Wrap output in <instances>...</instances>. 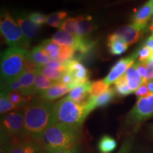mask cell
Here are the masks:
<instances>
[{
  "label": "cell",
  "mask_w": 153,
  "mask_h": 153,
  "mask_svg": "<svg viewBox=\"0 0 153 153\" xmlns=\"http://www.w3.org/2000/svg\"><path fill=\"white\" fill-rule=\"evenodd\" d=\"M114 85L115 91H116V94L119 97H126V96L132 94V91L130 90L128 86L125 74L115 82Z\"/></svg>",
  "instance_id": "obj_29"
},
{
  "label": "cell",
  "mask_w": 153,
  "mask_h": 153,
  "mask_svg": "<svg viewBox=\"0 0 153 153\" xmlns=\"http://www.w3.org/2000/svg\"><path fill=\"white\" fill-rule=\"evenodd\" d=\"M47 18V16H45V14H43L39 12L31 13V14L28 16V19H29L31 22L35 23L36 24L38 25L39 26H41L42 25H43L44 24L46 23Z\"/></svg>",
  "instance_id": "obj_35"
},
{
  "label": "cell",
  "mask_w": 153,
  "mask_h": 153,
  "mask_svg": "<svg viewBox=\"0 0 153 153\" xmlns=\"http://www.w3.org/2000/svg\"><path fill=\"white\" fill-rule=\"evenodd\" d=\"M77 20V35L81 38H89L90 34L94 30L95 26L92 17L88 15L79 16L76 17Z\"/></svg>",
  "instance_id": "obj_19"
},
{
  "label": "cell",
  "mask_w": 153,
  "mask_h": 153,
  "mask_svg": "<svg viewBox=\"0 0 153 153\" xmlns=\"http://www.w3.org/2000/svg\"><path fill=\"white\" fill-rule=\"evenodd\" d=\"M76 25H77L76 17H75V18H70L65 20L60 28H61V30H65L68 33H71L72 35L78 36Z\"/></svg>",
  "instance_id": "obj_33"
},
{
  "label": "cell",
  "mask_w": 153,
  "mask_h": 153,
  "mask_svg": "<svg viewBox=\"0 0 153 153\" xmlns=\"http://www.w3.org/2000/svg\"><path fill=\"white\" fill-rule=\"evenodd\" d=\"M144 45L148 47V48L152 51V55H153V32L152 35H151L150 37L147 39L146 41H145V43H144Z\"/></svg>",
  "instance_id": "obj_42"
},
{
  "label": "cell",
  "mask_w": 153,
  "mask_h": 153,
  "mask_svg": "<svg viewBox=\"0 0 153 153\" xmlns=\"http://www.w3.org/2000/svg\"><path fill=\"white\" fill-rule=\"evenodd\" d=\"M108 86L105 83L104 79L91 82L89 91L90 97H97L105 92L108 89Z\"/></svg>",
  "instance_id": "obj_31"
},
{
  "label": "cell",
  "mask_w": 153,
  "mask_h": 153,
  "mask_svg": "<svg viewBox=\"0 0 153 153\" xmlns=\"http://www.w3.org/2000/svg\"><path fill=\"white\" fill-rule=\"evenodd\" d=\"M147 83V85H148V89L150 91V93H153V79L150 80V81L145 82Z\"/></svg>",
  "instance_id": "obj_44"
},
{
  "label": "cell",
  "mask_w": 153,
  "mask_h": 153,
  "mask_svg": "<svg viewBox=\"0 0 153 153\" xmlns=\"http://www.w3.org/2000/svg\"><path fill=\"white\" fill-rule=\"evenodd\" d=\"M147 26H148L132 24L119 28L115 33L119 36L128 45H133L142 37Z\"/></svg>",
  "instance_id": "obj_11"
},
{
  "label": "cell",
  "mask_w": 153,
  "mask_h": 153,
  "mask_svg": "<svg viewBox=\"0 0 153 153\" xmlns=\"http://www.w3.org/2000/svg\"><path fill=\"white\" fill-rule=\"evenodd\" d=\"M41 45L46 52L48 55L51 59V60H57L59 51L60 49V45L55 43L52 39L45 40L42 42Z\"/></svg>",
  "instance_id": "obj_26"
},
{
  "label": "cell",
  "mask_w": 153,
  "mask_h": 153,
  "mask_svg": "<svg viewBox=\"0 0 153 153\" xmlns=\"http://www.w3.org/2000/svg\"><path fill=\"white\" fill-rule=\"evenodd\" d=\"M10 153H43L37 140L26 138L11 143Z\"/></svg>",
  "instance_id": "obj_12"
},
{
  "label": "cell",
  "mask_w": 153,
  "mask_h": 153,
  "mask_svg": "<svg viewBox=\"0 0 153 153\" xmlns=\"http://www.w3.org/2000/svg\"><path fill=\"white\" fill-rule=\"evenodd\" d=\"M137 58V54L135 52L128 57L120 59L111 69L109 73L104 79L105 83L108 86L114 84L117 80L124 75L130 67L133 65L135 61Z\"/></svg>",
  "instance_id": "obj_10"
},
{
  "label": "cell",
  "mask_w": 153,
  "mask_h": 153,
  "mask_svg": "<svg viewBox=\"0 0 153 153\" xmlns=\"http://www.w3.org/2000/svg\"><path fill=\"white\" fill-rule=\"evenodd\" d=\"M45 66L49 67V68H54L55 70H60V71L65 72L66 71V68L65 66V65H63L62 63L59 62L58 60H51L49 63H48Z\"/></svg>",
  "instance_id": "obj_39"
},
{
  "label": "cell",
  "mask_w": 153,
  "mask_h": 153,
  "mask_svg": "<svg viewBox=\"0 0 153 153\" xmlns=\"http://www.w3.org/2000/svg\"><path fill=\"white\" fill-rule=\"evenodd\" d=\"M39 71L42 74H44L46 77H48L51 80H52L54 82L60 81L65 72L62 71H60V70H55L54 68H49V67H47L45 65L40 67Z\"/></svg>",
  "instance_id": "obj_30"
},
{
  "label": "cell",
  "mask_w": 153,
  "mask_h": 153,
  "mask_svg": "<svg viewBox=\"0 0 153 153\" xmlns=\"http://www.w3.org/2000/svg\"><path fill=\"white\" fill-rule=\"evenodd\" d=\"M81 38L79 36L72 35L65 30H59L53 36L51 39L60 45L72 47L76 49L80 43Z\"/></svg>",
  "instance_id": "obj_15"
},
{
  "label": "cell",
  "mask_w": 153,
  "mask_h": 153,
  "mask_svg": "<svg viewBox=\"0 0 153 153\" xmlns=\"http://www.w3.org/2000/svg\"><path fill=\"white\" fill-rule=\"evenodd\" d=\"M153 14V0H148L144 5L135 12L133 24L148 26V23Z\"/></svg>",
  "instance_id": "obj_16"
},
{
  "label": "cell",
  "mask_w": 153,
  "mask_h": 153,
  "mask_svg": "<svg viewBox=\"0 0 153 153\" xmlns=\"http://www.w3.org/2000/svg\"><path fill=\"white\" fill-rule=\"evenodd\" d=\"M152 133H153V128H152Z\"/></svg>",
  "instance_id": "obj_46"
},
{
  "label": "cell",
  "mask_w": 153,
  "mask_h": 153,
  "mask_svg": "<svg viewBox=\"0 0 153 153\" xmlns=\"http://www.w3.org/2000/svg\"><path fill=\"white\" fill-rule=\"evenodd\" d=\"M116 91L114 88H108L107 90L97 97H90L86 104L87 112L91 113L96 108H100L108 106L114 99Z\"/></svg>",
  "instance_id": "obj_13"
},
{
  "label": "cell",
  "mask_w": 153,
  "mask_h": 153,
  "mask_svg": "<svg viewBox=\"0 0 153 153\" xmlns=\"http://www.w3.org/2000/svg\"><path fill=\"white\" fill-rule=\"evenodd\" d=\"M75 51V49L72 47L60 45V51H59L57 60L64 65L65 63H66L67 62L74 58Z\"/></svg>",
  "instance_id": "obj_32"
},
{
  "label": "cell",
  "mask_w": 153,
  "mask_h": 153,
  "mask_svg": "<svg viewBox=\"0 0 153 153\" xmlns=\"http://www.w3.org/2000/svg\"><path fill=\"white\" fill-rule=\"evenodd\" d=\"M0 30L5 41L10 47L28 51L30 41L25 37L21 28L9 13L1 14Z\"/></svg>",
  "instance_id": "obj_6"
},
{
  "label": "cell",
  "mask_w": 153,
  "mask_h": 153,
  "mask_svg": "<svg viewBox=\"0 0 153 153\" xmlns=\"http://www.w3.org/2000/svg\"><path fill=\"white\" fill-rule=\"evenodd\" d=\"M125 76L127 81L128 86L132 93L135 92V91L138 89V87L143 83V79L138 72H137L136 67L135 63L133 65L130 67L125 73Z\"/></svg>",
  "instance_id": "obj_22"
},
{
  "label": "cell",
  "mask_w": 153,
  "mask_h": 153,
  "mask_svg": "<svg viewBox=\"0 0 153 153\" xmlns=\"http://www.w3.org/2000/svg\"><path fill=\"white\" fill-rule=\"evenodd\" d=\"M67 16L68 13L65 11H56L48 16L46 24L54 28L60 27Z\"/></svg>",
  "instance_id": "obj_28"
},
{
  "label": "cell",
  "mask_w": 153,
  "mask_h": 153,
  "mask_svg": "<svg viewBox=\"0 0 153 153\" xmlns=\"http://www.w3.org/2000/svg\"><path fill=\"white\" fill-rule=\"evenodd\" d=\"M54 104L38 97L24 107L25 127L28 137L38 141L50 126L56 123Z\"/></svg>",
  "instance_id": "obj_1"
},
{
  "label": "cell",
  "mask_w": 153,
  "mask_h": 153,
  "mask_svg": "<svg viewBox=\"0 0 153 153\" xmlns=\"http://www.w3.org/2000/svg\"><path fill=\"white\" fill-rule=\"evenodd\" d=\"M79 128L61 123H55L44 132L38 140L43 153H53L79 145Z\"/></svg>",
  "instance_id": "obj_2"
},
{
  "label": "cell",
  "mask_w": 153,
  "mask_h": 153,
  "mask_svg": "<svg viewBox=\"0 0 153 153\" xmlns=\"http://www.w3.org/2000/svg\"><path fill=\"white\" fill-rule=\"evenodd\" d=\"M29 57L39 67L46 65L48 63L51 61V59L48 55L41 44L33 48L31 51H29Z\"/></svg>",
  "instance_id": "obj_23"
},
{
  "label": "cell",
  "mask_w": 153,
  "mask_h": 153,
  "mask_svg": "<svg viewBox=\"0 0 153 153\" xmlns=\"http://www.w3.org/2000/svg\"><path fill=\"white\" fill-rule=\"evenodd\" d=\"M132 146H133V140L130 138L126 140L117 153H130Z\"/></svg>",
  "instance_id": "obj_38"
},
{
  "label": "cell",
  "mask_w": 153,
  "mask_h": 153,
  "mask_svg": "<svg viewBox=\"0 0 153 153\" xmlns=\"http://www.w3.org/2000/svg\"><path fill=\"white\" fill-rule=\"evenodd\" d=\"M7 95L9 100L20 109L24 108L31 101V98L24 96L22 91L19 90L9 91L7 93Z\"/></svg>",
  "instance_id": "obj_24"
},
{
  "label": "cell",
  "mask_w": 153,
  "mask_h": 153,
  "mask_svg": "<svg viewBox=\"0 0 153 153\" xmlns=\"http://www.w3.org/2000/svg\"><path fill=\"white\" fill-rule=\"evenodd\" d=\"M117 147V142L114 138L108 135H104L101 137L98 143V148L103 153H110L115 150Z\"/></svg>",
  "instance_id": "obj_25"
},
{
  "label": "cell",
  "mask_w": 153,
  "mask_h": 153,
  "mask_svg": "<svg viewBox=\"0 0 153 153\" xmlns=\"http://www.w3.org/2000/svg\"><path fill=\"white\" fill-rule=\"evenodd\" d=\"M28 51L10 47L1 55V86L19 78L25 72V61Z\"/></svg>",
  "instance_id": "obj_3"
},
{
  "label": "cell",
  "mask_w": 153,
  "mask_h": 153,
  "mask_svg": "<svg viewBox=\"0 0 153 153\" xmlns=\"http://www.w3.org/2000/svg\"><path fill=\"white\" fill-rule=\"evenodd\" d=\"M91 85V82H87L84 85L77 86L73 88L69 91L68 95L67 97L70 100L73 101L74 102L77 103L79 104H87V101L89 100V91Z\"/></svg>",
  "instance_id": "obj_14"
},
{
  "label": "cell",
  "mask_w": 153,
  "mask_h": 153,
  "mask_svg": "<svg viewBox=\"0 0 153 153\" xmlns=\"http://www.w3.org/2000/svg\"><path fill=\"white\" fill-rule=\"evenodd\" d=\"M53 84H54V82H53L52 80L46 77L38 70L37 73L36 74L33 89H32L33 95L34 96L37 94H41V93L44 92L47 89H48L49 88L52 87Z\"/></svg>",
  "instance_id": "obj_21"
},
{
  "label": "cell",
  "mask_w": 153,
  "mask_h": 153,
  "mask_svg": "<svg viewBox=\"0 0 153 153\" xmlns=\"http://www.w3.org/2000/svg\"><path fill=\"white\" fill-rule=\"evenodd\" d=\"M53 153H81V148H80L79 145H77L76 146L72 147V148L59 150Z\"/></svg>",
  "instance_id": "obj_41"
},
{
  "label": "cell",
  "mask_w": 153,
  "mask_h": 153,
  "mask_svg": "<svg viewBox=\"0 0 153 153\" xmlns=\"http://www.w3.org/2000/svg\"><path fill=\"white\" fill-rule=\"evenodd\" d=\"M64 65L66 68V71L71 73L73 78L71 85L68 87L70 90L89 82V70L80 62V61L73 58Z\"/></svg>",
  "instance_id": "obj_9"
},
{
  "label": "cell",
  "mask_w": 153,
  "mask_h": 153,
  "mask_svg": "<svg viewBox=\"0 0 153 153\" xmlns=\"http://www.w3.org/2000/svg\"><path fill=\"white\" fill-rule=\"evenodd\" d=\"M56 123H61L81 129L85 118L89 114L85 104H79L63 98L54 104Z\"/></svg>",
  "instance_id": "obj_4"
},
{
  "label": "cell",
  "mask_w": 153,
  "mask_h": 153,
  "mask_svg": "<svg viewBox=\"0 0 153 153\" xmlns=\"http://www.w3.org/2000/svg\"><path fill=\"white\" fill-rule=\"evenodd\" d=\"M26 138H28V136L25 127L24 108L1 116V143L11 144Z\"/></svg>",
  "instance_id": "obj_5"
},
{
  "label": "cell",
  "mask_w": 153,
  "mask_h": 153,
  "mask_svg": "<svg viewBox=\"0 0 153 153\" xmlns=\"http://www.w3.org/2000/svg\"><path fill=\"white\" fill-rule=\"evenodd\" d=\"M135 96L137 97H139V98H141V97H145V96H148L150 94V92L149 91L148 85H147V83H143L140 87L138 89L135 91Z\"/></svg>",
  "instance_id": "obj_37"
},
{
  "label": "cell",
  "mask_w": 153,
  "mask_h": 153,
  "mask_svg": "<svg viewBox=\"0 0 153 153\" xmlns=\"http://www.w3.org/2000/svg\"><path fill=\"white\" fill-rule=\"evenodd\" d=\"M108 47L111 54L120 55L127 51L128 45L120 38L119 36L114 33L108 36Z\"/></svg>",
  "instance_id": "obj_20"
},
{
  "label": "cell",
  "mask_w": 153,
  "mask_h": 153,
  "mask_svg": "<svg viewBox=\"0 0 153 153\" xmlns=\"http://www.w3.org/2000/svg\"><path fill=\"white\" fill-rule=\"evenodd\" d=\"M19 109L20 108H19L16 105H14L9 100L7 95V93L1 91V95H0V113H1V115Z\"/></svg>",
  "instance_id": "obj_27"
},
{
  "label": "cell",
  "mask_w": 153,
  "mask_h": 153,
  "mask_svg": "<svg viewBox=\"0 0 153 153\" xmlns=\"http://www.w3.org/2000/svg\"><path fill=\"white\" fill-rule=\"evenodd\" d=\"M16 22L20 26L23 33L28 40H31L38 35L40 30V26L30 20L28 16H17Z\"/></svg>",
  "instance_id": "obj_17"
},
{
  "label": "cell",
  "mask_w": 153,
  "mask_h": 153,
  "mask_svg": "<svg viewBox=\"0 0 153 153\" xmlns=\"http://www.w3.org/2000/svg\"><path fill=\"white\" fill-rule=\"evenodd\" d=\"M135 67H136L137 72H138L140 76L142 77L143 82V79L146 77L147 74H148V61L145 62H137L135 63Z\"/></svg>",
  "instance_id": "obj_36"
},
{
  "label": "cell",
  "mask_w": 153,
  "mask_h": 153,
  "mask_svg": "<svg viewBox=\"0 0 153 153\" xmlns=\"http://www.w3.org/2000/svg\"><path fill=\"white\" fill-rule=\"evenodd\" d=\"M70 91L68 86L62 85L60 81L55 82L51 88L39 94V97L43 100L52 101L69 93Z\"/></svg>",
  "instance_id": "obj_18"
},
{
  "label": "cell",
  "mask_w": 153,
  "mask_h": 153,
  "mask_svg": "<svg viewBox=\"0 0 153 153\" xmlns=\"http://www.w3.org/2000/svg\"><path fill=\"white\" fill-rule=\"evenodd\" d=\"M38 70L37 71H25L17 79L7 85L1 86V91L8 93L11 91L19 90L22 91L23 94L26 97L32 98L33 96L32 89H33L34 80H35L36 74Z\"/></svg>",
  "instance_id": "obj_8"
},
{
  "label": "cell",
  "mask_w": 153,
  "mask_h": 153,
  "mask_svg": "<svg viewBox=\"0 0 153 153\" xmlns=\"http://www.w3.org/2000/svg\"><path fill=\"white\" fill-rule=\"evenodd\" d=\"M150 29L151 30H152V32H153V22H152V24H151V26L150 27Z\"/></svg>",
  "instance_id": "obj_45"
},
{
  "label": "cell",
  "mask_w": 153,
  "mask_h": 153,
  "mask_svg": "<svg viewBox=\"0 0 153 153\" xmlns=\"http://www.w3.org/2000/svg\"><path fill=\"white\" fill-rule=\"evenodd\" d=\"M72 79H73V78H72L71 73H70V72L68 71H65L64 72V74H63L60 82L62 84V85L68 86V87L69 86L71 85Z\"/></svg>",
  "instance_id": "obj_40"
},
{
  "label": "cell",
  "mask_w": 153,
  "mask_h": 153,
  "mask_svg": "<svg viewBox=\"0 0 153 153\" xmlns=\"http://www.w3.org/2000/svg\"><path fill=\"white\" fill-rule=\"evenodd\" d=\"M10 146L9 143H1L0 153H10Z\"/></svg>",
  "instance_id": "obj_43"
},
{
  "label": "cell",
  "mask_w": 153,
  "mask_h": 153,
  "mask_svg": "<svg viewBox=\"0 0 153 153\" xmlns=\"http://www.w3.org/2000/svg\"><path fill=\"white\" fill-rule=\"evenodd\" d=\"M138 57V62H145L150 60L152 57V53L148 47L143 45L140 48H139L136 51Z\"/></svg>",
  "instance_id": "obj_34"
},
{
  "label": "cell",
  "mask_w": 153,
  "mask_h": 153,
  "mask_svg": "<svg viewBox=\"0 0 153 153\" xmlns=\"http://www.w3.org/2000/svg\"><path fill=\"white\" fill-rule=\"evenodd\" d=\"M153 116V93L139 98L129 112L127 122L130 124H137Z\"/></svg>",
  "instance_id": "obj_7"
}]
</instances>
